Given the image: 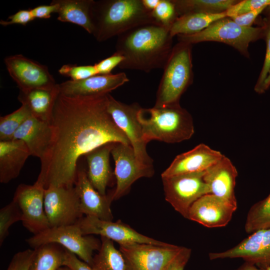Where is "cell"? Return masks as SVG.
<instances>
[{
	"label": "cell",
	"instance_id": "1",
	"mask_svg": "<svg viewBox=\"0 0 270 270\" xmlns=\"http://www.w3.org/2000/svg\"><path fill=\"white\" fill-rule=\"evenodd\" d=\"M50 123L52 140L36 180L44 188L74 186L79 158L93 150L109 143L130 145L108 112L107 94L68 96L60 93Z\"/></svg>",
	"mask_w": 270,
	"mask_h": 270
},
{
	"label": "cell",
	"instance_id": "2",
	"mask_svg": "<svg viewBox=\"0 0 270 270\" xmlns=\"http://www.w3.org/2000/svg\"><path fill=\"white\" fill-rule=\"evenodd\" d=\"M170 28L149 23L132 28L118 36L116 52L124 59L121 69L145 72L164 68L172 51Z\"/></svg>",
	"mask_w": 270,
	"mask_h": 270
},
{
	"label": "cell",
	"instance_id": "3",
	"mask_svg": "<svg viewBox=\"0 0 270 270\" xmlns=\"http://www.w3.org/2000/svg\"><path fill=\"white\" fill-rule=\"evenodd\" d=\"M92 35L106 41L138 26L158 24L142 0H94L92 7Z\"/></svg>",
	"mask_w": 270,
	"mask_h": 270
},
{
	"label": "cell",
	"instance_id": "4",
	"mask_svg": "<svg viewBox=\"0 0 270 270\" xmlns=\"http://www.w3.org/2000/svg\"><path fill=\"white\" fill-rule=\"evenodd\" d=\"M138 118L145 141L174 144L190 138L194 132L191 115L180 104L163 108H140Z\"/></svg>",
	"mask_w": 270,
	"mask_h": 270
},
{
	"label": "cell",
	"instance_id": "5",
	"mask_svg": "<svg viewBox=\"0 0 270 270\" xmlns=\"http://www.w3.org/2000/svg\"><path fill=\"white\" fill-rule=\"evenodd\" d=\"M190 45L180 42L172 48L163 68L154 106L163 108L179 104L180 98L192 79Z\"/></svg>",
	"mask_w": 270,
	"mask_h": 270
},
{
	"label": "cell",
	"instance_id": "6",
	"mask_svg": "<svg viewBox=\"0 0 270 270\" xmlns=\"http://www.w3.org/2000/svg\"><path fill=\"white\" fill-rule=\"evenodd\" d=\"M226 18L216 21L200 32L179 34L178 38L180 42L190 44L206 41L224 42L248 54L249 44L260 38L266 28L242 26Z\"/></svg>",
	"mask_w": 270,
	"mask_h": 270
},
{
	"label": "cell",
	"instance_id": "7",
	"mask_svg": "<svg viewBox=\"0 0 270 270\" xmlns=\"http://www.w3.org/2000/svg\"><path fill=\"white\" fill-rule=\"evenodd\" d=\"M92 236L84 235L76 224L50 228L26 239V242L34 248L48 243L58 244L90 266L93 252L98 250L101 246V240Z\"/></svg>",
	"mask_w": 270,
	"mask_h": 270
},
{
	"label": "cell",
	"instance_id": "8",
	"mask_svg": "<svg viewBox=\"0 0 270 270\" xmlns=\"http://www.w3.org/2000/svg\"><path fill=\"white\" fill-rule=\"evenodd\" d=\"M141 107L138 103L126 104L107 94V110L116 125L126 136L138 162L142 166L154 168L153 160L146 151L147 142L138 118Z\"/></svg>",
	"mask_w": 270,
	"mask_h": 270
},
{
	"label": "cell",
	"instance_id": "9",
	"mask_svg": "<svg viewBox=\"0 0 270 270\" xmlns=\"http://www.w3.org/2000/svg\"><path fill=\"white\" fill-rule=\"evenodd\" d=\"M205 172L162 178L166 200L184 218L188 219L192 205L201 196L210 194L204 180Z\"/></svg>",
	"mask_w": 270,
	"mask_h": 270
},
{
	"label": "cell",
	"instance_id": "10",
	"mask_svg": "<svg viewBox=\"0 0 270 270\" xmlns=\"http://www.w3.org/2000/svg\"><path fill=\"white\" fill-rule=\"evenodd\" d=\"M44 206L50 228L74 224L84 216L74 186L45 188Z\"/></svg>",
	"mask_w": 270,
	"mask_h": 270
},
{
	"label": "cell",
	"instance_id": "11",
	"mask_svg": "<svg viewBox=\"0 0 270 270\" xmlns=\"http://www.w3.org/2000/svg\"><path fill=\"white\" fill-rule=\"evenodd\" d=\"M44 190L36 182L32 185L21 184L18 186L12 200L21 210L22 225L34 235L50 228L44 210Z\"/></svg>",
	"mask_w": 270,
	"mask_h": 270
},
{
	"label": "cell",
	"instance_id": "12",
	"mask_svg": "<svg viewBox=\"0 0 270 270\" xmlns=\"http://www.w3.org/2000/svg\"><path fill=\"white\" fill-rule=\"evenodd\" d=\"M182 246L136 243L120 245L132 270H164Z\"/></svg>",
	"mask_w": 270,
	"mask_h": 270
},
{
	"label": "cell",
	"instance_id": "13",
	"mask_svg": "<svg viewBox=\"0 0 270 270\" xmlns=\"http://www.w3.org/2000/svg\"><path fill=\"white\" fill-rule=\"evenodd\" d=\"M111 154L115 163L114 175L116 180L112 201L126 194L137 180L150 178L154 174V168L145 167L138 162L131 145L114 143Z\"/></svg>",
	"mask_w": 270,
	"mask_h": 270
},
{
	"label": "cell",
	"instance_id": "14",
	"mask_svg": "<svg viewBox=\"0 0 270 270\" xmlns=\"http://www.w3.org/2000/svg\"><path fill=\"white\" fill-rule=\"evenodd\" d=\"M210 260L242 258L265 269L270 266V228L257 230L235 246L222 252H210Z\"/></svg>",
	"mask_w": 270,
	"mask_h": 270
},
{
	"label": "cell",
	"instance_id": "15",
	"mask_svg": "<svg viewBox=\"0 0 270 270\" xmlns=\"http://www.w3.org/2000/svg\"><path fill=\"white\" fill-rule=\"evenodd\" d=\"M76 224L84 235H100L114 240L120 245L136 243L160 246L168 244L140 234L120 220L113 222L93 216H84Z\"/></svg>",
	"mask_w": 270,
	"mask_h": 270
},
{
	"label": "cell",
	"instance_id": "16",
	"mask_svg": "<svg viewBox=\"0 0 270 270\" xmlns=\"http://www.w3.org/2000/svg\"><path fill=\"white\" fill-rule=\"evenodd\" d=\"M4 63L20 90L52 88L56 84L46 66L22 54L8 56L4 58Z\"/></svg>",
	"mask_w": 270,
	"mask_h": 270
},
{
	"label": "cell",
	"instance_id": "17",
	"mask_svg": "<svg viewBox=\"0 0 270 270\" xmlns=\"http://www.w3.org/2000/svg\"><path fill=\"white\" fill-rule=\"evenodd\" d=\"M236 208L218 197L206 194L197 200L190 206L188 219L208 228L227 225Z\"/></svg>",
	"mask_w": 270,
	"mask_h": 270
},
{
	"label": "cell",
	"instance_id": "18",
	"mask_svg": "<svg viewBox=\"0 0 270 270\" xmlns=\"http://www.w3.org/2000/svg\"><path fill=\"white\" fill-rule=\"evenodd\" d=\"M80 201L81 210L85 216L112 221L113 216L110 209L113 191L108 194L102 195L90 182L87 172L84 168L78 169L74 184Z\"/></svg>",
	"mask_w": 270,
	"mask_h": 270
},
{
	"label": "cell",
	"instance_id": "19",
	"mask_svg": "<svg viewBox=\"0 0 270 270\" xmlns=\"http://www.w3.org/2000/svg\"><path fill=\"white\" fill-rule=\"evenodd\" d=\"M129 81L124 72L116 74H97L86 79L69 80L59 85L60 94L68 96H92L104 95Z\"/></svg>",
	"mask_w": 270,
	"mask_h": 270
},
{
	"label": "cell",
	"instance_id": "20",
	"mask_svg": "<svg viewBox=\"0 0 270 270\" xmlns=\"http://www.w3.org/2000/svg\"><path fill=\"white\" fill-rule=\"evenodd\" d=\"M238 171L229 158L224 154L210 167L204 176L210 194H214L237 208L234 193Z\"/></svg>",
	"mask_w": 270,
	"mask_h": 270
},
{
	"label": "cell",
	"instance_id": "21",
	"mask_svg": "<svg viewBox=\"0 0 270 270\" xmlns=\"http://www.w3.org/2000/svg\"><path fill=\"white\" fill-rule=\"evenodd\" d=\"M220 151L200 144L191 150L178 155L162 174V178L202 172L218 162L223 156Z\"/></svg>",
	"mask_w": 270,
	"mask_h": 270
},
{
	"label": "cell",
	"instance_id": "22",
	"mask_svg": "<svg viewBox=\"0 0 270 270\" xmlns=\"http://www.w3.org/2000/svg\"><path fill=\"white\" fill-rule=\"evenodd\" d=\"M52 137V128L50 123L32 116L16 132L12 140L23 141L31 156L38 158L41 161L49 150Z\"/></svg>",
	"mask_w": 270,
	"mask_h": 270
},
{
	"label": "cell",
	"instance_id": "23",
	"mask_svg": "<svg viewBox=\"0 0 270 270\" xmlns=\"http://www.w3.org/2000/svg\"><path fill=\"white\" fill-rule=\"evenodd\" d=\"M31 156L25 143L20 140L0 141V182L8 184L20 174Z\"/></svg>",
	"mask_w": 270,
	"mask_h": 270
},
{
	"label": "cell",
	"instance_id": "24",
	"mask_svg": "<svg viewBox=\"0 0 270 270\" xmlns=\"http://www.w3.org/2000/svg\"><path fill=\"white\" fill-rule=\"evenodd\" d=\"M114 143L97 148L84 156L88 166V179L102 195H106V188L112 179V172L110 164V155Z\"/></svg>",
	"mask_w": 270,
	"mask_h": 270
},
{
	"label": "cell",
	"instance_id": "25",
	"mask_svg": "<svg viewBox=\"0 0 270 270\" xmlns=\"http://www.w3.org/2000/svg\"><path fill=\"white\" fill-rule=\"evenodd\" d=\"M60 93L59 85L56 84L52 88L20 90L18 98L22 104L28 108L32 116L50 122L54 107Z\"/></svg>",
	"mask_w": 270,
	"mask_h": 270
},
{
	"label": "cell",
	"instance_id": "26",
	"mask_svg": "<svg viewBox=\"0 0 270 270\" xmlns=\"http://www.w3.org/2000/svg\"><path fill=\"white\" fill-rule=\"evenodd\" d=\"M58 4V20L83 28L92 34V7L94 0H54Z\"/></svg>",
	"mask_w": 270,
	"mask_h": 270
},
{
	"label": "cell",
	"instance_id": "27",
	"mask_svg": "<svg viewBox=\"0 0 270 270\" xmlns=\"http://www.w3.org/2000/svg\"><path fill=\"white\" fill-rule=\"evenodd\" d=\"M227 17L226 11L220 13L190 12L175 20L170 28L173 38L179 34H191L200 32L212 23Z\"/></svg>",
	"mask_w": 270,
	"mask_h": 270
},
{
	"label": "cell",
	"instance_id": "28",
	"mask_svg": "<svg viewBox=\"0 0 270 270\" xmlns=\"http://www.w3.org/2000/svg\"><path fill=\"white\" fill-rule=\"evenodd\" d=\"M101 246L94 256L90 266L92 270H132L120 250L114 246L113 241L101 236Z\"/></svg>",
	"mask_w": 270,
	"mask_h": 270
},
{
	"label": "cell",
	"instance_id": "29",
	"mask_svg": "<svg viewBox=\"0 0 270 270\" xmlns=\"http://www.w3.org/2000/svg\"><path fill=\"white\" fill-rule=\"evenodd\" d=\"M35 254L28 270H58L64 266L67 250L56 243H48L34 248Z\"/></svg>",
	"mask_w": 270,
	"mask_h": 270
},
{
	"label": "cell",
	"instance_id": "30",
	"mask_svg": "<svg viewBox=\"0 0 270 270\" xmlns=\"http://www.w3.org/2000/svg\"><path fill=\"white\" fill-rule=\"evenodd\" d=\"M172 2L178 15L180 16L190 12L220 13L226 11L237 2L233 0H176Z\"/></svg>",
	"mask_w": 270,
	"mask_h": 270
},
{
	"label": "cell",
	"instance_id": "31",
	"mask_svg": "<svg viewBox=\"0 0 270 270\" xmlns=\"http://www.w3.org/2000/svg\"><path fill=\"white\" fill-rule=\"evenodd\" d=\"M268 228H270V194L251 206L244 226L248 234Z\"/></svg>",
	"mask_w": 270,
	"mask_h": 270
},
{
	"label": "cell",
	"instance_id": "32",
	"mask_svg": "<svg viewBox=\"0 0 270 270\" xmlns=\"http://www.w3.org/2000/svg\"><path fill=\"white\" fill-rule=\"evenodd\" d=\"M24 105L12 112L0 118V141L12 140L14 135L24 122L32 116Z\"/></svg>",
	"mask_w": 270,
	"mask_h": 270
},
{
	"label": "cell",
	"instance_id": "33",
	"mask_svg": "<svg viewBox=\"0 0 270 270\" xmlns=\"http://www.w3.org/2000/svg\"><path fill=\"white\" fill-rule=\"evenodd\" d=\"M21 210L14 200L0 210V246H1L9 234L10 227L15 222L22 221Z\"/></svg>",
	"mask_w": 270,
	"mask_h": 270
},
{
	"label": "cell",
	"instance_id": "34",
	"mask_svg": "<svg viewBox=\"0 0 270 270\" xmlns=\"http://www.w3.org/2000/svg\"><path fill=\"white\" fill-rule=\"evenodd\" d=\"M152 14L158 24L169 28L178 18L175 5L170 0H160Z\"/></svg>",
	"mask_w": 270,
	"mask_h": 270
},
{
	"label": "cell",
	"instance_id": "35",
	"mask_svg": "<svg viewBox=\"0 0 270 270\" xmlns=\"http://www.w3.org/2000/svg\"><path fill=\"white\" fill-rule=\"evenodd\" d=\"M62 76L70 77V80L78 81L98 74L94 65L77 66L64 64L58 70Z\"/></svg>",
	"mask_w": 270,
	"mask_h": 270
},
{
	"label": "cell",
	"instance_id": "36",
	"mask_svg": "<svg viewBox=\"0 0 270 270\" xmlns=\"http://www.w3.org/2000/svg\"><path fill=\"white\" fill-rule=\"evenodd\" d=\"M270 4V0H244L232 5L226 11V14L227 17L232 18Z\"/></svg>",
	"mask_w": 270,
	"mask_h": 270
},
{
	"label": "cell",
	"instance_id": "37",
	"mask_svg": "<svg viewBox=\"0 0 270 270\" xmlns=\"http://www.w3.org/2000/svg\"><path fill=\"white\" fill-rule=\"evenodd\" d=\"M34 254V249H27L16 253L6 270H28Z\"/></svg>",
	"mask_w": 270,
	"mask_h": 270
},
{
	"label": "cell",
	"instance_id": "38",
	"mask_svg": "<svg viewBox=\"0 0 270 270\" xmlns=\"http://www.w3.org/2000/svg\"><path fill=\"white\" fill-rule=\"evenodd\" d=\"M266 50L264 65L260 73V76L256 84L254 90L258 94H262V88L270 70V22L266 28Z\"/></svg>",
	"mask_w": 270,
	"mask_h": 270
},
{
	"label": "cell",
	"instance_id": "39",
	"mask_svg": "<svg viewBox=\"0 0 270 270\" xmlns=\"http://www.w3.org/2000/svg\"><path fill=\"white\" fill-rule=\"evenodd\" d=\"M124 57L115 52L112 56L98 62L94 64L98 74H111L112 70L121 64Z\"/></svg>",
	"mask_w": 270,
	"mask_h": 270
},
{
	"label": "cell",
	"instance_id": "40",
	"mask_svg": "<svg viewBox=\"0 0 270 270\" xmlns=\"http://www.w3.org/2000/svg\"><path fill=\"white\" fill-rule=\"evenodd\" d=\"M8 20H0V24L4 26L19 24L26 26L34 20L30 10H22L8 17Z\"/></svg>",
	"mask_w": 270,
	"mask_h": 270
},
{
	"label": "cell",
	"instance_id": "41",
	"mask_svg": "<svg viewBox=\"0 0 270 270\" xmlns=\"http://www.w3.org/2000/svg\"><path fill=\"white\" fill-rule=\"evenodd\" d=\"M191 252V249L182 247L180 252L164 270H184L190 258Z\"/></svg>",
	"mask_w": 270,
	"mask_h": 270
},
{
	"label": "cell",
	"instance_id": "42",
	"mask_svg": "<svg viewBox=\"0 0 270 270\" xmlns=\"http://www.w3.org/2000/svg\"><path fill=\"white\" fill-rule=\"evenodd\" d=\"M30 10L34 19H48L52 13H57L58 4L52 0L50 5L38 6Z\"/></svg>",
	"mask_w": 270,
	"mask_h": 270
},
{
	"label": "cell",
	"instance_id": "43",
	"mask_svg": "<svg viewBox=\"0 0 270 270\" xmlns=\"http://www.w3.org/2000/svg\"><path fill=\"white\" fill-rule=\"evenodd\" d=\"M266 7L267 6H264L231 18L236 23L242 26L251 27V26L257 16L264 10Z\"/></svg>",
	"mask_w": 270,
	"mask_h": 270
},
{
	"label": "cell",
	"instance_id": "44",
	"mask_svg": "<svg viewBox=\"0 0 270 270\" xmlns=\"http://www.w3.org/2000/svg\"><path fill=\"white\" fill-rule=\"evenodd\" d=\"M64 266L72 270H92L90 266L67 250Z\"/></svg>",
	"mask_w": 270,
	"mask_h": 270
},
{
	"label": "cell",
	"instance_id": "45",
	"mask_svg": "<svg viewBox=\"0 0 270 270\" xmlns=\"http://www.w3.org/2000/svg\"><path fill=\"white\" fill-rule=\"evenodd\" d=\"M142 2L146 8L152 12L158 5L160 0H142Z\"/></svg>",
	"mask_w": 270,
	"mask_h": 270
},
{
	"label": "cell",
	"instance_id": "46",
	"mask_svg": "<svg viewBox=\"0 0 270 270\" xmlns=\"http://www.w3.org/2000/svg\"><path fill=\"white\" fill-rule=\"evenodd\" d=\"M236 270H264L259 268H257L255 265L248 262H245L243 264H242Z\"/></svg>",
	"mask_w": 270,
	"mask_h": 270
},
{
	"label": "cell",
	"instance_id": "47",
	"mask_svg": "<svg viewBox=\"0 0 270 270\" xmlns=\"http://www.w3.org/2000/svg\"><path fill=\"white\" fill-rule=\"evenodd\" d=\"M270 86V70L268 74V75L264 82L263 85L262 91L263 93Z\"/></svg>",
	"mask_w": 270,
	"mask_h": 270
},
{
	"label": "cell",
	"instance_id": "48",
	"mask_svg": "<svg viewBox=\"0 0 270 270\" xmlns=\"http://www.w3.org/2000/svg\"><path fill=\"white\" fill-rule=\"evenodd\" d=\"M58 270H72L68 266H64L60 268Z\"/></svg>",
	"mask_w": 270,
	"mask_h": 270
},
{
	"label": "cell",
	"instance_id": "49",
	"mask_svg": "<svg viewBox=\"0 0 270 270\" xmlns=\"http://www.w3.org/2000/svg\"><path fill=\"white\" fill-rule=\"evenodd\" d=\"M266 8H268V12L270 13V4L268 5Z\"/></svg>",
	"mask_w": 270,
	"mask_h": 270
},
{
	"label": "cell",
	"instance_id": "50",
	"mask_svg": "<svg viewBox=\"0 0 270 270\" xmlns=\"http://www.w3.org/2000/svg\"><path fill=\"white\" fill-rule=\"evenodd\" d=\"M264 270H270V266H268L266 268L264 269Z\"/></svg>",
	"mask_w": 270,
	"mask_h": 270
}]
</instances>
